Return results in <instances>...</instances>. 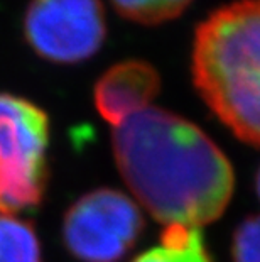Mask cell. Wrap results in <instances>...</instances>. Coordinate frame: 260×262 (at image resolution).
<instances>
[{"instance_id":"1","label":"cell","mask_w":260,"mask_h":262,"mask_svg":"<svg viewBox=\"0 0 260 262\" xmlns=\"http://www.w3.org/2000/svg\"><path fill=\"white\" fill-rule=\"evenodd\" d=\"M113 154L127 186L166 227L206 225L223 213L233 171L195 124L149 107L113 129Z\"/></svg>"},{"instance_id":"2","label":"cell","mask_w":260,"mask_h":262,"mask_svg":"<svg viewBox=\"0 0 260 262\" xmlns=\"http://www.w3.org/2000/svg\"><path fill=\"white\" fill-rule=\"evenodd\" d=\"M191 63L208 107L242 141L260 146V0H237L201 22Z\"/></svg>"},{"instance_id":"3","label":"cell","mask_w":260,"mask_h":262,"mask_svg":"<svg viewBox=\"0 0 260 262\" xmlns=\"http://www.w3.org/2000/svg\"><path fill=\"white\" fill-rule=\"evenodd\" d=\"M49 117L24 97L0 93V213L36 208L48 185Z\"/></svg>"},{"instance_id":"4","label":"cell","mask_w":260,"mask_h":262,"mask_svg":"<svg viewBox=\"0 0 260 262\" xmlns=\"http://www.w3.org/2000/svg\"><path fill=\"white\" fill-rule=\"evenodd\" d=\"M140 210L125 193L98 188L69 206L63 222V241L81 262H119L139 238Z\"/></svg>"},{"instance_id":"5","label":"cell","mask_w":260,"mask_h":262,"mask_svg":"<svg viewBox=\"0 0 260 262\" xmlns=\"http://www.w3.org/2000/svg\"><path fill=\"white\" fill-rule=\"evenodd\" d=\"M26 41L37 56L76 64L100 51L107 37L102 0H31L24 15Z\"/></svg>"},{"instance_id":"6","label":"cell","mask_w":260,"mask_h":262,"mask_svg":"<svg viewBox=\"0 0 260 262\" xmlns=\"http://www.w3.org/2000/svg\"><path fill=\"white\" fill-rule=\"evenodd\" d=\"M159 90L160 78L151 63L125 59L98 78L93 90V102L102 119L115 129L151 107Z\"/></svg>"},{"instance_id":"7","label":"cell","mask_w":260,"mask_h":262,"mask_svg":"<svg viewBox=\"0 0 260 262\" xmlns=\"http://www.w3.org/2000/svg\"><path fill=\"white\" fill-rule=\"evenodd\" d=\"M134 262H211L200 228L166 227L160 245L140 254Z\"/></svg>"},{"instance_id":"8","label":"cell","mask_w":260,"mask_h":262,"mask_svg":"<svg viewBox=\"0 0 260 262\" xmlns=\"http://www.w3.org/2000/svg\"><path fill=\"white\" fill-rule=\"evenodd\" d=\"M0 262H42L36 230L12 213H0Z\"/></svg>"},{"instance_id":"9","label":"cell","mask_w":260,"mask_h":262,"mask_svg":"<svg viewBox=\"0 0 260 262\" xmlns=\"http://www.w3.org/2000/svg\"><path fill=\"white\" fill-rule=\"evenodd\" d=\"M113 9L132 22L156 26L173 20L186 10L193 0H110Z\"/></svg>"},{"instance_id":"10","label":"cell","mask_w":260,"mask_h":262,"mask_svg":"<svg viewBox=\"0 0 260 262\" xmlns=\"http://www.w3.org/2000/svg\"><path fill=\"white\" fill-rule=\"evenodd\" d=\"M257 193L260 196V169H258V176H257Z\"/></svg>"}]
</instances>
